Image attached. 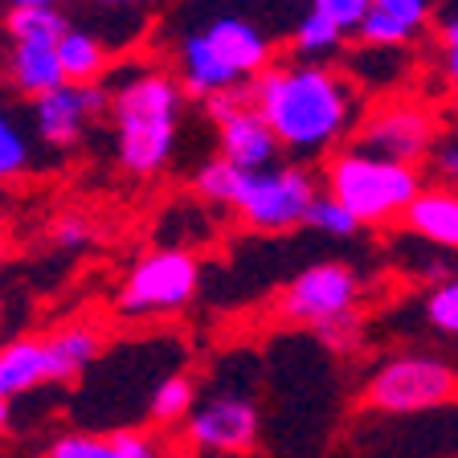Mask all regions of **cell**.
<instances>
[{"instance_id": "10", "label": "cell", "mask_w": 458, "mask_h": 458, "mask_svg": "<svg viewBox=\"0 0 458 458\" xmlns=\"http://www.w3.org/2000/svg\"><path fill=\"white\" fill-rule=\"evenodd\" d=\"M98 114H111V86H62L33 103V131L49 148H70Z\"/></svg>"}, {"instance_id": "3", "label": "cell", "mask_w": 458, "mask_h": 458, "mask_svg": "<svg viewBox=\"0 0 458 458\" xmlns=\"http://www.w3.org/2000/svg\"><path fill=\"white\" fill-rule=\"evenodd\" d=\"M421 184V172L410 164H393L381 156H364L344 148L327 160V192L348 213H356L360 225H385L393 217H405Z\"/></svg>"}, {"instance_id": "36", "label": "cell", "mask_w": 458, "mask_h": 458, "mask_svg": "<svg viewBox=\"0 0 458 458\" xmlns=\"http://www.w3.org/2000/svg\"><path fill=\"white\" fill-rule=\"evenodd\" d=\"M90 4H103V9H140V4H148V0H90Z\"/></svg>"}, {"instance_id": "1", "label": "cell", "mask_w": 458, "mask_h": 458, "mask_svg": "<svg viewBox=\"0 0 458 458\" xmlns=\"http://www.w3.org/2000/svg\"><path fill=\"white\" fill-rule=\"evenodd\" d=\"M258 111L275 127L283 148L299 156L324 152L348 131L352 123V86L335 70L319 62H299V66H270L254 82Z\"/></svg>"}, {"instance_id": "8", "label": "cell", "mask_w": 458, "mask_h": 458, "mask_svg": "<svg viewBox=\"0 0 458 458\" xmlns=\"http://www.w3.org/2000/svg\"><path fill=\"white\" fill-rule=\"evenodd\" d=\"M438 131L442 127L434 123L429 111L410 106V103H393V106H385V111H377L372 119H364L360 131L352 135L348 148H352V152H364V156H381V160L418 168V160L429 156Z\"/></svg>"}, {"instance_id": "27", "label": "cell", "mask_w": 458, "mask_h": 458, "mask_svg": "<svg viewBox=\"0 0 458 458\" xmlns=\"http://www.w3.org/2000/svg\"><path fill=\"white\" fill-rule=\"evenodd\" d=\"M426 319L438 327L442 335H458V275L446 278V283H438V286H429Z\"/></svg>"}, {"instance_id": "7", "label": "cell", "mask_w": 458, "mask_h": 458, "mask_svg": "<svg viewBox=\"0 0 458 458\" xmlns=\"http://www.w3.org/2000/svg\"><path fill=\"white\" fill-rule=\"evenodd\" d=\"M356 299H360V275L352 267L315 262L286 283L283 299H278V315L303 327H324L335 315L356 311Z\"/></svg>"}, {"instance_id": "12", "label": "cell", "mask_w": 458, "mask_h": 458, "mask_svg": "<svg viewBox=\"0 0 458 458\" xmlns=\"http://www.w3.org/2000/svg\"><path fill=\"white\" fill-rule=\"evenodd\" d=\"M217 140H221V156H225L229 164H238L242 172L275 168L278 152H283V140H278L275 127L262 119V111L233 114L229 123L217 127Z\"/></svg>"}, {"instance_id": "9", "label": "cell", "mask_w": 458, "mask_h": 458, "mask_svg": "<svg viewBox=\"0 0 458 458\" xmlns=\"http://www.w3.org/2000/svg\"><path fill=\"white\" fill-rule=\"evenodd\" d=\"M258 405L242 393H217L200 401L189 418V442L205 454H246L258 442Z\"/></svg>"}, {"instance_id": "28", "label": "cell", "mask_w": 458, "mask_h": 458, "mask_svg": "<svg viewBox=\"0 0 458 458\" xmlns=\"http://www.w3.org/2000/svg\"><path fill=\"white\" fill-rule=\"evenodd\" d=\"M315 332H319V340H324L332 352H352L356 344H360V335H364V315H360V311L335 315L332 324L315 327Z\"/></svg>"}, {"instance_id": "24", "label": "cell", "mask_w": 458, "mask_h": 458, "mask_svg": "<svg viewBox=\"0 0 458 458\" xmlns=\"http://www.w3.org/2000/svg\"><path fill=\"white\" fill-rule=\"evenodd\" d=\"M356 38L369 49H401L405 41H413V29L401 25L397 17H389V13H381L372 4V13L360 21V29H356Z\"/></svg>"}, {"instance_id": "18", "label": "cell", "mask_w": 458, "mask_h": 458, "mask_svg": "<svg viewBox=\"0 0 458 458\" xmlns=\"http://www.w3.org/2000/svg\"><path fill=\"white\" fill-rule=\"evenodd\" d=\"M57 57H62V70H66L70 86H98L103 74L111 70V49L90 29H70L62 38V46H57Z\"/></svg>"}, {"instance_id": "11", "label": "cell", "mask_w": 458, "mask_h": 458, "mask_svg": "<svg viewBox=\"0 0 458 458\" xmlns=\"http://www.w3.org/2000/svg\"><path fill=\"white\" fill-rule=\"evenodd\" d=\"M205 38H209L213 54L225 62L242 82H258V78L270 70V38L254 21L246 17H217L209 25L200 29Z\"/></svg>"}, {"instance_id": "35", "label": "cell", "mask_w": 458, "mask_h": 458, "mask_svg": "<svg viewBox=\"0 0 458 458\" xmlns=\"http://www.w3.org/2000/svg\"><path fill=\"white\" fill-rule=\"evenodd\" d=\"M9 9H62V0H4Z\"/></svg>"}, {"instance_id": "19", "label": "cell", "mask_w": 458, "mask_h": 458, "mask_svg": "<svg viewBox=\"0 0 458 458\" xmlns=\"http://www.w3.org/2000/svg\"><path fill=\"white\" fill-rule=\"evenodd\" d=\"M70 17L62 9H4V38L13 41H49L62 46V38L70 33Z\"/></svg>"}, {"instance_id": "13", "label": "cell", "mask_w": 458, "mask_h": 458, "mask_svg": "<svg viewBox=\"0 0 458 458\" xmlns=\"http://www.w3.org/2000/svg\"><path fill=\"white\" fill-rule=\"evenodd\" d=\"M9 82L17 95L25 98H46L54 90H62L66 82V70H62V57L57 46L49 41H13L9 46Z\"/></svg>"}, {"instance_id": "5", "label": "cell", "mask_w": 458, "mask_h": 458, "mask_svg": "<svg viewBox=\"0 0 458 458\" xmlns=\"http://www.w3.org/2000/svg\"><path fill=\"white\" fill-rule=\"evenodd\" d=\"M315 197H319V189H315L311 172L303 164H286V168L246 172L233 209L258 233H283L291 225H303Z\"/></svg>"}, {"instance_id": "17", "label": "cell", "mask_w": 458, "mask_h": 458, "mask_svg": "<svg viewBox=\"0 0 458 458\" xmlns=\"http://www.w3.org/2000/svg\"><path fill=\"white\" fill-rule=\"evenodd\" d=\"M98 352H103V335L95 327H62V332L46 335L49 381H74L78 372L98 360Z\"/></svg>"}, {"instance_id": "26", "label": "cell", "mask_w": 458, "mask_h": 458, "mask_svg": "<svg viewBox=\"0 0 458 458\" xmlns=\"http://www.w3.org/2000/svg\"><path fill=\"white\" fill-rule=\"evenodd\" d=\"M29 160H33V140L21 131L13 114H4L0 119V172L17 176V172L29 168Z\"/></svg>"}, {"instance_id": "6", "label": "cell", "mask_w": 458, "mask_h": 458, "mask_svg": "<svg viewBox=\"0 0 458 458\" xmlns=\"http://www.w3.org/2000/svg\"><path fill=\"white\" fill-rule=\"evenodd\" d=\"M197 283H200V267L184 246L152 250L127 275L123 291H119V311L131 315V319L168 315L197 295Z\"/></svg>"}, {"instance_id": "32", "label": "cell", "mask_w": 458, "mask_h": 458, "mask_svg": "<svg viewBox=\"0 0 458 458\" xmlns=\"http://www.w3.org/2000/svg\"><path fill=\"white\" fill-rule=\"evenodd\" d=\"M377 9L389 13V17H397L401 25H410L413 33H418V29L429 21V9H434V0H377Z\"/></svg>"}, {"instance_id": "29", "label": "cell", "mask_w": 458, "mask_h": 458, "mask_svg": "<svg viewBox=\"0 0 458 458\" xmlns=\"http://www.w3.org/2000/svg\"><path fill=\"white\" fill-rule=\"evenodd\" d=\"M372 4H377V0H311V9L324 13V17H332L344 33H356L360 21L372 13Z\"/></svg>"}, {"instance_id": "21", "label": "cell", "mask_w": 458, "mask_h": 458, "mask_svg": "<svg viewBox=\"0 0 458 458\" xmlns=\"http://www.w3.org/2000/svg\"><path fill=\"white\" fill-rule=\"evenodd\" d=\"M291 46H295V54H299V57H315V62H324V57H332L335 49L344 46V29L335 25L332 17H324V13L307 9L303 17L295 21Z\"/></svg>"}, {"instance_id": "4", "label": "cell", "mask_w": 458, "mask_h": 458, "mask_svg": "<svg viewBox=\"0 0 458 458\" xmlns=\"http://www.w3.org/2000/svg\"><path fill=\"white\" fill-rule=\"evenodd\" d=\"M364 405L377 413H426L458 401V369L426 352L389 356L369 372Z\"/></svg>"}, {"instance_id": "16", "label": "cell", "mask_w": 458, "mask_h": 458, "mask_svg": "<svg viewBox=\"0 0 458 458\" xmlns=\"http://www.w3.org/2000/svg\"><path fill=\"white\" fill-rule=\"evenodd\" d=\"M46 381H49L46 340L21 335V340L4 344V352H0V397L13 401V397H21V393H33Z\"/></svg>"}, {"instance_id": "31", "label": "cell", "mask_w": 458, "mask_h": 458, "mask_svg": "<svg viewBox=\"0 0 458 458\" xmlns=\"http://www.w3.org/2000/svg\"><path fill=\"white\" fill-rule=\"evenodd\" d=\"M46 458H106V438L95 434H66L49 446Z\"/></svg>"}, {"instance_id": "23", "label": "cell", "mask_w": 458, "mask_h": 458, "mask_svg": "<svg viewBox=\"0 0 458 458\" xmlns=\"http://www.w3.org/2000/svg\"><path fill=\"white\" fill-rule=\"evenodd\" d=\"M303 225L319 229V233H327V238H352V233H360L356 213L344 209L332 192H319V197H315V205H311V213H307Z\"/></svg>"}, {"instance_id": "15", "label": "cell", "mask_w": 458, "mask_h": 458, "mask_svg": "<svg viewBox=\"0 0 458 458\" xmlns=\"http://www.w3.org/2000/svg\"><path fill=\"white\" fill-rule=\"evenodd\" d=\"M176 66H181V86L192 98H213V95H221V90L242 86V78L213 54V46H209L205 33H189V38H181Z\"/></svg>"}, {"instance_id": "22", "label": "cell", "mask_w": 458, "mask_h": 458, "mask_svg": "<svg viewBox=\"0 0 458 458\" xmlns=\"http://www.w3.org/2000/svg\"><path fill=\"white\" fill-rule=\"evenodd\" d=\"M242 181H246V172H242L238 164H229L225 156H217V160H209V164H200L197 168L192 189H197L200 200H209V205H238Z\"/></svg>"}, {"instance_id": "25", "label": "cell", "mask_w": 458, "mask_h": 458, "mask_svg": "<svg viewBox=\"0 0 458 458\" xmlns=\"http://www.w3.org/2000/svg\"><path fill=\"white\" fill-rule=\"evenodd\" d=\"M426 172L434 176V184L458 192V127H442L434 148L426 156Z\"/></svg>"}, {"instance_id": "20", "label": "cell", "mask_w": 458, "mask_h": 458, "mask_svg": "<svg viewBox=\"0 0 458 458\" xmlns=\"http://www.w3.org/2000/svg\"><path fill=\"white\" fill-rule=\"evenodd\" d=\"M192 410H197V385H192L189 372L164 377L152 389V397H148V413H152V421H160V426H176V421L192 418Z\"/></svg>"}, {"instance_id": "33", "label": "cell", "mask_w": 458, "mask_h": 458, "mask_svg": "<svg viewBox=\"0 0 458 458\" xmlns=\"http://www.w3.org/2000/svg\"><path fill=\"white\" fill-rule=\"evenodd\" d=\"M90 238H95V229H90L86 217H78V213H70V217H62L54 225V242L62 250H82V246H90Z\"/></svg>"}, {"instance_id": "30", "label": "cell", "mask_w": 458, "mask_h": 458, "mask_svg": "<svg viewBox=\"0 0 458 458\" xmlns=\"http://www.w3.org/2000/svg\"><path fill=\"white\" fill-rule=\"evenodd\" d=\"M106 458H164L160 442L140 434V429H119L106 438Z\"/></svg>"}, {"instance_id": "2", "label": "cell", "mask_w": 458, "mask_h": 458, "mask_svg": "<svg viewBox=\"0 0 458 458\" xmlns=\"http://www.w3.org/2000/svg\"><path fill=\"white\" fill-rule=\"evenodd\" d=\"M184 86L164 70H131L111 86V123L114 152L131 176H156L168 168L181 127Z\"/></svg>"}, {"instance_id": "14", "label": "cell", "mask_w": 458, "mask_h": 458, "mask_svg": "<svg viewBox=\"0 0 458 458\" xmlns=\"http://www.w3.org/2000/svg\"><path fill=\"white\" fill-rule=\"evenodd\" d=\"M405 229L438 250H458V192L426 184L418 200L405 209Z\"/></svg>"}, {"instance_id": "34", "label": "cell", "mask_w": 458, "mask_h": 458, "mask_svg": "<svg viewBox=\"0 0 458 458\" xmlns=\"http://www.w3.org/2000/svg\"><path fill=\"white\" fill-rule=\"evenodd\" d=\"M438 33H442V62H446L450 78L458 82V9L442 13L438 21Z\"/></svg>"}]
</instances>
